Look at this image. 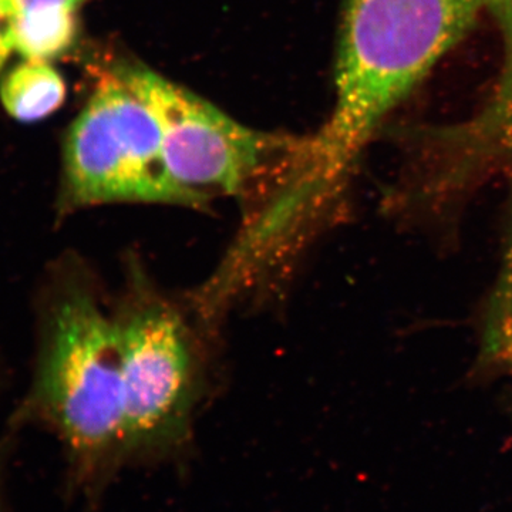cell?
<instances>
[{
  "instance_id": "obj_3",
  "label": "cell",
  "mask_w": 512,
  "mask_h": 512,
  "mask_svg": "<svg viewBox=\"0 0 512 512\" xmlns=\"http://www.w3.org/2000/svg\"><path fill=\"white\" fill-rule=\"evenodd\" d=\"M131 274L126 298L114 312L127 464L165 460L183 451L200 382L184 316L141 272Z\"/></svg>"
},
{
  "instance_id": "obj_2",
  "label": "cell",
  "mask_w": 512,
  "mask_h": 512,
  "mask_svg": "<svg viewBox=\"0 0 512 512\" xmlns=\"http://www.w3.org/2000/svg\"><path fill=\"white\" fill-rule=\"evenodd\" d=\"M484 12L481 0H346L336 100L306 141L312 173L339 190L360 151Z\"/></svg>"
},
{
  "instance_id": "obj_5",
  "label": "cell",
  "mask_w": 512,
  "mask_h": 512,
  "mask_svg": "<svg viewBox=\"0 0 512 512\" xmlns=\"http://www.w3.org/2000/svg\"><path fill=\"white\" fill-rule=\"evenodd\" d=\"M113 72L156 117L171 178L208 204L211 194H244L269 161L301 146L242 126L147 67L120 64Z\"/></svg>"
},
{
  "instance_id": "obj_9",
  "label": "cell",
  "mask_w": 512,
  "mask_h": 512,
  "mask_svg": "<svg viewBox=\"0 0 512 512\" xmlns=\"http://www.w3.org/2000/svg\"><path fill=\"white\" fill-rule=\"evenodd\" d=\"M15 50L13 46L12 28H10V20L0 12V72L8 62L10 53Z\"/></svg>"
},
{
  "instance_id": "obj_10",
  "label": "cell",
  "mask_w": 512,
  "mask_h": 512,
  "mask_svg": "<svg viewBox=\"0 0 512 512\" xmlns=\"http://www.w3.org/2000/svg\"><path fill=\"white\" fill-rule=\"evenodd\" d=\"M3 448H5V446H3L2 443H0V471H2L3 458H5V453H3ZM0 504H2V501H0Z\"/></svg>"
},
{
  "instance_id": "obj_1",
  "label": "cell",
  "mask_w": 512,
  "mask_h": 512,
  "mask_svg": "<svg viewBox=\"0 0 512 512\" xmlns=\"http://www.w3.org/2000/svg\"><path fill=\"white\" fill-rule=\"evenodd\" d=\"M35 313L32 380L10 426L55 434L74 490L93 498L127 464L114 312L83 264L67 256L46 272Z\"/></svg>"
},
{
  "instance_id": "obj_7",
  "label": "cell",
  "mask_w": 512,
  "mask_h": 512,
  "mask_svg": "<svg viewBox=\"0 0 512 512\" xmlns=\"http://www.w3.org/2000/svg\"><path fill=\"white\" fill-rule=\"evenodd\" d=\"M66 83L46 60L25 59L0 82L3 109L20 123H35L59 110L66 99Z\"/></svg>"
},
{
  "instance_id": "obj_8",
  "label": "cell",
  "mask_w": 512,
  "mask_h": 512,
  "mask_svg": "<svg viewBox=\"0 0 512 512\" xmlns=\"http://www.w3.org/2000/svg\"><path fill=\"white\" fill-rule=\"evenodd\" d=\"M90 0H0V12L12 22L45 13H79Z\"/></svg>"
},
{
  "instance_id": "obj_6",
  "label": "cell",
  "mask_w": 512,
  "mask_h": 512,
  "mask_svg": "<svg viewBox=\"0 0 512 512\" xmlns=\"http://www.w3.org/2000/svg\"><path fill=\"white\" fill-rule=\"evenodd\" d=\"M503 42V64L487 103L454 126L430 130V147L450 173L467 178L478 171H505L512 180V0H481Z\"/></svg>"
},
{
  "instance_id": "obj_4",
  "label": "cell",
  "mask_w": 512,
  "mask_h": 512,
  "mask_svg": "<svg viewBox=\"0 0 512 512\" xmlns=\"http://www.w3.org/2000/svg\"><path fill=\"white\" fill-rule=\"evenodd\" d=\"M207 210L168 173L156 117L116 73H104L63 144L56 218L109 204Z\"/></svg>"
}]
</instances>
